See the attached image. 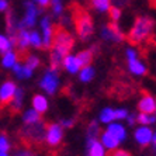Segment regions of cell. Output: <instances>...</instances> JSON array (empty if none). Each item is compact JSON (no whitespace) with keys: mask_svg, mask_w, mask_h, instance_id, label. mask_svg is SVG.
Segmentation results:
<instances>
[{"mask_svg":"<svg viewBox=\"0 0 156 156\" xmlns=\"http://www.w3.org/2000/svg\"><path fill=\"white\" fill-rule=\"evenodd\" d=\"M70 9H72V21L75 28H76L77 37L80 38V41L90 40V37L93 35V30H94L90 14L82 6L76 3H73Z\"/></svg>","mask_w":156,"mask_h":156,"instance_id":"1","label":"cell"},{"mask_svg":"<svg viewBox=\"0 0 156 156\" xmlns=\"http://www.w3.org/2000/svg\"><path fill=\"white\" fill-rule=\"evenodd\" d=\"M47 135V125L42 121H38L35 124H28L20 129V136L23 142L28 146H40L45 142Z\"/></svg>","mask_w":156,"mask_h":156,"instance_id":"2","label":"cell"},{"mask_svg":"<svg viewBox=\"0 0 156 156\" xmlns=\"http://www.w3.org/2000/svg\"><path fill=\"white\" fill-rule=\"evenodd\" d=\"M153 31V20L146 17V16H141L135 20L134 26L128 33V41L132 45L141 44L142 41H145L146 38L151 37Z\"/></svg>","mask_w":156,"mask_h":156,"instance_id":"3","label":"cell"},{"mask_svg":"<svg viewBox=\"0 0 156 156\" xmlns=\"http://www.w3.org/2000/svg\"><path fill=\"white\" fill-rule=\"evenodd\" d=\"M73 45H75V38L72 37V34L61 24L54 26V38H52L51 48H56L66 56V55H69Z\"/></svg>","mask_w":156,"mask_h":156,"instance_id":"4","label":"cell"},{"mask_svg":"<svg viewBox=\"0 0 156 156\" xmlns=\"http://www.w3.org/2000/svg\"><path fill=\"white\" fill-rule=\"evenodd\" d=\"M40 86L42 90H45V93L48 94H54L55 91L58 90V86H59V75H58V70L52 69V68H48L44 73L42 79L40 82Z\"/></svg>","mask_w":156,"mask_h":156,"instance_id":"5","label":"cell"},{"mask_svg":"<svg viewBox=\"0 0 156 156\" xmlns=\"http://www.w3.org/2000/svg\"><path fill=\"white\" fill-rule=\"evenodd\" d=\"M125 55H127V61H128V69H129V72L132 75H135V76H144V75H146L148 69L141 62V59L138 58V52L135 51V49H132V48H128L127 51H125Z\"/></svg>","mask_w":156,"mask_h":156,"instance_id":"6","label":"cell"},{"mask_svg":"<svg viewBox=\"0 0 156 156\" xmlns=\"http://www.w3.org/2000/svg\"><path fill=\"white\" fill-rule=\"evenodd\" d=\"M24 7H26V16L23 17V20H20L18 23V27L20 28H33L37 24V17H38V9L35 7L34 2L31 0H27L24 3Z\"/></svg>","mask_w":156,"mask_h":156,"instance_id":"7","label":"cell"},{"mask_svg":"<svg viewBox=\"0 0 156 156\" xmlns=\"http://www.w3.org/2000/svg\"><path fill=\"white\" fill-rule=\"evenodd\" d=\"M47 125V135H45V141L51 148H56L62 142L63 138V129L59 124L56 122H48Z\"/></svg>","mask_w":156,"mask_h":156,"instance_id":"8","label":"cell"},{"mask_svg":"<svg viewBox=\"0 0 156 156\" xmlns=\"http://www.w3.org/2000/svg\"><path fill=\"white\" fill-rule=\"evenodd\" d=\"M101 38L108 42H121L124 41V34L117 23H108L101 28Z\"/></svg>","mask_w":156,"mask_h":156,"instance_id":"9","label":"cell"},{"mask_svg":"<svg viewBox=\"0 0 156 156\" xmlns=\"http://www.w3.org/2000/svg\"><path fill=\"white\" fill-rule=\"evenodd\" d=\"M17 86L14 82L7 80L0 86V110H3L6 105H10V103L13 101V97L16 94Z\"/></svg>","mask_w":156,"mask_h":156,"instance_id":"10","label":"cell"},{"mask_svg":"<svg viewBox=\"0 0 156 156\" xmlns=\"http://www.w3.org/2000/svg\"><path fill=\"white\" fill-rule=\"evenodd\" d=\"M41 30H42V44L44 49L52 47V38H54V26L49 16H44L41 20Z\"/></svg>","mask_w":156,"mask_h":156,"instance_id":"11","label":"cell"},{"mask_svg":"<svg viewBox=\"0 0 156 156\" xmlns=\"http://www.w3.org/2000/svg\"><path fill=\"white\" fill-rule=\"evenodd\" d=\"M16 47H17V55H24L26 58L28 55L30 45V31L27 28H20L16 37Z\"/></svg>","mask_w":156,"mask_h":156,"instance_id":"12","label":"cell"},{"mask_svg":"<svg viewBox=\"0 0 156 156\" xmlns=\"http://www.w3.org/2000/svg\"><path fill=\"white\" fill-rule=\"evenodd\" d=\"M138 108L141 113H145V114H152L156 111V100L153 96H151L149 93H145L142 94L141 100L138 103Z\"/></svg>","mask_w":156,"mask_h":156,"instance_id":"13","label":"cell"},{"mask_svg":"<svg viewBox=\"0 0 156 156\" xmlns=\"http://www.w3.org/2000/svg\"><path fill=\"white\" fill-rule=\"evenodd\" d=\"M134 136H135V141L138 142L141 146H146V145H149V144L152 142L153 132H152V129H151L149 127L144 125V127L138 128V129L135 131Z\"/></svg>","mask_w":156,"mask_h":156,"instance_id":"14","label":"cell"},{"mask_svg":"<svg viewBox=\"0 0 156 156\" xmlns=\"http://www.w3.org/2000/svg\"><path fill=\"white\" fill-rule=\"evenodd\" d=\"M87 156H105V148L97 139H87Z\"/></svg>","mask_w":156,"mask_h":156,"instance_id":"15","label":"cell"},{"mask_svg":"<svg viewBox=\"0 0 156 156\" xmlns=\"http://www.w3.org/2000/svg\"><path fill=\"white\" fill-rule=\"evenodd\" d=\"M65 55L61 51H58L56 48H51V54H49V62H51V68L55 70H59L62 68Z\"/></svg>","mask_w":156,"mask_h":156,"instance_id":"16","label":"cell"},{"mask_svg":"<svg viewBox=\"0 0 156 156\" xmlns=\"http://www.w3.org/2000/svg\"><path fill=\"white\" fill-rule=\"evenodd\" d=\"M62 66H63L69 73H72V75L73 73H77L80 69V65H79V62H77L76 55H66L65 59H63Z\"/></svg>","mask_w":156,"mask_h":156,"instance_id":"17","label":"cell"},{"mask_svg":"<svg viewBox=\"0 0 156 156\" xmlns=\"http://www.w3.org/2000/svg\"><path fill=\"white\" fill-rule=\"evenodd\" d=\"M33 108L35 110L37 113L40 114H44L47 113L48 110V100L45 96L42 94H35L33 97Z\"/></svg>","mask_w":156,"mask_h":156,"instance_id":"18","label":"cell"},{"mask_svg":"<svg viewBox=\"0 0 156 156\" xmlns=\"http://www.w3.org/2000/svg\"><path fill=\"white\" fill-rule=\"evenodd\" d=\"M101 144H103L104 148L113 151V149H117V146H118L120 141H118L113 134H110L108 131H104V132L101 134Z\"/></svg>","mask_w":156,"mask_h":156,"instance_id":"19","label":"cell"},{"mask_svg":"<svg viewBox=\"0 0 156 156\" xmlns=\"http://www.w3.org/2000/svg\"><path fill=\"white\" fill-rule=\"evenodd\" d=\"M107 131H108L110 134H113L114 136H115L118 141H124V139L127 138V131H125V128L121 125V124H117V122H110L108 124V128H107Z\"/></svg>","mask_w":156,"mask_h":156,"instance_id":"20","label":"cell"},{"mask_svg":"<svg viewBox=\"0 0 156 156\" xmlns=\"http://www.w3.org/2000/svg\"><path fill=\"white\" fill-rule=\"evenodd\" d=\"M77 58V62H79L80 68H84V66H89L94 58V54L91 49H83V51H80L79 54L76 55Z\"/></svg>","mask_w":156,"mask_h":156,"instance_id":"21","label":"cell"},{"mask_svg":"<svg viewBox=\"0 0 156 156\" xmlns=\"http://www.w3.org/2000/svg\"><path fill=\"white\" fill-rule=\"evenodd\" d=\"M23 98H24V91L21 90V89H18L16 90V94L14 97H13V101L10 103V108L13 113H18L20 110H21L23 107Z\"/></svg>","mask_w":156,"mask_h":156,"instance_id":"22","label":"cell"},{"mask_svg":"<svg viewBox=\"0 0 156 156\" xmlns=\"http://www.w3.org/2000/svg\"><path fill=\"white\" fill-rule=\"evenodd\" d=\"M17 59H18L17 52H14V51H7L6 54L3 55V59H2V65H3L6 69H10V68H13V66L17 63Z\"/></svg>","mask_w":156,"mask_h":156,"instance_id":"23","label":"cell"},{"mask_svg":"<svg viewBox=\"0 0 156 156\" xmlns=\"http://www.w3.org/2000/svg\"><path fill=\"white\" fill-rule=\"evenodd\" d=\"M23 121H24L26 125H28V124H35V122H38V121H41V114L37 113L34 108L27 110L26 113H24V115H23Z\"/></svg>","mask_w":156,"mask_h":156,"instance_id":"24","label":"cell"},{"mask_svg":"<svg viewBox=\"0 0 156 156\" xmlns=\"http://www.w3.org/2000/svg\"><path fill=\"white\" fill-rule=\"evenodd\" d=\"M79 77H80V80H82L83 83L91 82L93 77H94V69L91 68V65L82 68V70H80V73H79Z\"/></svg>","mask_w":156,"mask_h":156,"instance_id":"25","label":"cell"},{"mask_svg":"<svg viewBox=\"0 0 156 156\" xmlns=\"http://www.w3.org/2000/svg\"><path fill=\"white\" fill-rule=\"evenodd\" d=\"M30 45L37 49H44V44H42V38H41L40 33H37L35 30L30 31Z\"/></svg>","mask_w":156,"mask_h":156,"instance_id":"26","label":"cell"},{"mask_svg":"<svg viewBox=\"0 0 156 156\" xmlns=\"http://www.w3.org/2000/svg\"><path fill=\"white\" fill-rule=\"evenodd\" d=\"M115 120V110L113 108H104L101 110V113H100V121L104 124H110L113 122V121Z\"/></svg>","mask_w":156,"mask_h":156,"instance_id":"27","label":"cell"},{"mask_svg":"<svg viewBox=\"0 0 156 156\" xmlns=\"http://www.w3.org/2000/svg\"><path fill=\"white\" fill-rule=\"evenodd\" d=\"M91 6L96 9L100 13H104V11H108L111 7V0H90Z\"/></svg>","mask_w":156,"mask_h":156,"instance_id":"28","label":"cell"},{"mask_svg":"<svg viewBox=\"0 0 156 156\" xmlns=\"http://www.w3.org/2000/svg\"><path fill=\"white\" fill-rule=\"evenodd\" d=\"M98 135H101V129L96 121H91L87 128V139H97Z\"/></svg>","mask_w":156,"mask_h":156,"instance_id":"29","label":"cell"},{"mask_svg":"<svg viewBox=\"0 0 156 156\" xmlns=\"http://www.w3.org/2000/svg\"><path fill=\"white\" fill-rule=\"evenodd\" d=\"M24 65L26 66H28L30 69H35V68H38V66L41 65V59L38 58V56H35V55H31V54H28L24 58Z\"/></svg>","mask_w":156,"mask_h":156,"instance_id":"30","label":"cell"},{"mask_svg":"<svg viewBox=\"0 0 156 156\" xmlns=\"http://www.w3.org/2000/svg\"><path fill=\"white\" fill-rule=\"evenodd\" d=\"M11 47H13V45H11L10 38L0 34V52L6 54L7 51H10V49H11Z\"/></svg>","mask_w":156,"mask_h":156,"instance_id":"31","label":"cell"},{"mask_svg":"<svg viewBox=\"0 0 156 156\" xmlns=\"http://www.w3.org/2000/svg\"><path fill=\"white\" fill-rule=\"evenodd\" d=\"M136 121L139 124H153L156 121V115H152V114H145V113H141L138 117H136Z\"/></svg>","mask_w":156,"mask_h":156,"instance_id":"32","label":"cell"},{"mask_svg":"<svg viewBox=\"0 0 156 156\" xmlns=\"http://www.w3.org/2000/svg\"><path fill=\"white\" fill-rule=\"evenodd\" d=\"M108 14H110V20H111L113 23H117L121 18V9L113 6V7H110Z\"/></svg>","mask_w":156,"mask_h":156,"instance_id":"33","label":"cell"},{"mask_svg":"<svg viewBox=\"0 0 156 156\" xmlns=\"http://www.w3.org/2000/svg\"><path fill=\"white\" fill-rule=\"evenodd\" d=\"M51 6H52V11L55 16H61L63 11V4L62 0H51Z\"/></svg>","mask_w":156,"mask_h":156,"instance_id":"34","label":"cell"},{"mask_svg":"<svg viewBox=\"0 0 156 156\" xmlns=\"http://www.w3.org/2000/svg\"><path fill=\"white\" fill-rule=\"evenodd\" d=\"M10 149V142H9L6 135H0V152H7Z\"/></svg>","mask_w":156,"mask_h":156,"instance_id":"35","label":"cell"},{"mask_svg":"<svg viewBox=\"0 0 156 156\" xmlns=\"http://www.w3.org/2000/svg\"><path fill=\"white\" fill-rule=\"evenodd\" d=\"M107 156H132L129 152L127 151H124V149H113V151H110V153Z\"/></svg>","mask_w":156,"mask_h":156,"instance_id":"36","label":"cell"},{"mask_svg":"<svg viewBox=\"0 0 156 156\" xmlns=\"http://www.w3.org/2000/svg\"><path fill=\"white\" fill-rule=\"evenodd\" d=\"M127 117H128V111L125 108L115 110V120H125Z\"/></svg>","mask_w":156,"mask_h":156,"instance_id":"37","label":"cell"},{"mask_svg":"<svg viewBox=\"0 0 156 156\" xmlns=\"http://www.w3.org/2000/svg\"><path fill=\"white\" fill-rule=\"evenodd\" d=\"M111 2H113V4L115 6V7H118V9L127 7L128 4L131 3V0H111Z\"/></svg>","mask_w":156,"mask_h":156,"instance_id":"38","label":"cell"},{"mask_svg":"<svg viewBox=\"0 0 156 156\" xmlns=\"http://www.w3.org/2000/svg\"><path fill=\"white\" fill-rule=\"evenodd\" d=\"M40 7H48L49 4H51V0H34Z\"/></svg>","mask_w":156,"mask_h":156,"instance_id":"39","label":"cell"},{"mask_svg":"<svg viewBox=\"0 0 156 156\" xmlns=\"http://www.w3.org/2000/svg\"><path fill=\"white\" fill-rule=\"evenodd\" d=\"M16 156H37V155L33 152H30V151H20V152L16 153Z\"/></svg>","mask_w":156,"mask_h":156,"instance_id":"40","label":"cell"},{"mask_svg":"<svg viewBox=\"0 0 156 156\" xmlns=\"http://www.w3.org/2000/svg\"><path fill=\"white\" fill-rule=\"evenodd\" d=\"M7 9H9L7 0H0V11H7Z\"/></svg>","mask_w":156,"mask_h":156,"instance_id":"41","label":"cell"},{"mask_svg":"<svg viewBox=\"0 0 156 156\" xmlns=\"http://www.w3.org/2000/svg\"><path fill=\"white\" fill-rule=\"evenodd\" d=\"M73 122H75V121L73 120H62V125H63V127L65 128H70V127H73Z\"/></svg>","mask_w":156,"mask_h":156,"instance_id":"42","label":"cell"},{"mask_svg":"<svg viewBox=\"0 0 156 156\" xmlns=\"http://www.w3.org/2000/svg\"><path fill=\"white\" fill-rule=\"evenodd\" d=\"M149 56H151V61H152L153 65H155V72H156V48L153 49V52H149Z\"/></svg>","mask_w":156,"mask_h":156,"instance_id":"43","label":"cell"},{"mask_svg":"<svg viewBox=\"0 0 156 156\" xmlns=\"http://www.w3.org/2000/svg\"><path fill=\"white\" fill-rule=\"evenodd\" d=\"M127 120H128V124H129V125H134L135 121H136V117H135V115H129V114H128Z\"/></svg>","mask_w":156,"mask_h":156,"instance_id":"44","label":"cell"},{"mask_svg":"<svg viewBox=\"0 0 156 156\" xmlns=\"http://www.w3.org/2000/svg\"><path fill=\"white\" fill-rule=\"evenodd\" d=\"M153 146H156V132L153 134V136H152V142H151Z\"/></svg>","mask_w":156,"mask_h":156,"instance_id":"45","label":"cell"},{"mask_svg":"<svg viewBox=\"0 0 156 156\" xmlns=\"http://www.w3.org/2000/svg\"><path fill=\"white\" fill-rule=\"evenodd\" d=\"M0 156H9L7 152H0Z\"/></svg>","mask_w":156,"mask_h":156,"instance_id":"46","label":"cell"},{"mask_svg":"<svg viewBox=\"0 0 156 156\" xmlns=\"http://www.w3.org/2000/svg\"><path fill=\"white\" fill-rule=\"evenodd\" d=\"M152 6L153 7H156V0H152Z\"/></svg>","mask_w":156,"mask_h":156,"instance_id":"47","label":"cell"},{"mask_svg":"<svg viewBox=\"0 0 156 156\" xmlns=\"http://www.w3.org/2000/svg\"><path fill=\"white\" fill-rule=\"evenodd\" d=\"M155 115H156V111H155Z\"/></svg>","mask_w":156,"mask_h":156,"instance_id":"48","label":"cell"}]
</instances>
